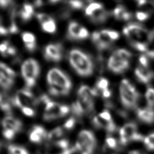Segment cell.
Wrapping results in <instances>:
<instances>
[{
    "mask_svg": "<svg viewBox=\"0 0 154 154\" xmlns=\"http://www.w3.org/2000/svg\"><path fill=\"white\" fill-rule=\"evenodd\" d=\"M123 32L130 40L132 46L141 52H147L149 45L154 38V33L149 32L138 23L128 24L124 27Z\"/></svg>",
    "mask_w": 154,
    "mask_h": 154,
    "instance_id": "obj_1",
    "label": "cell"
},
{
    "mask_svg": "<svg viewBox=\"0 0 154 154\" xmlns=\"http://www.w3.org/2000/svg\"><path fill=\"white\" fill-rule=\"evenodd\" d=\"M70 64L76 72L82 76H88L93 73V65L90 57L79 49H72L69 55Z\"/></svg>",
    "mask_w": 154,
    "mask_h": 154,
    "instance_id": "obj_2",
    "label": "cell"
},
{
    "mask_svg": "<svg viewBox=\"0 0 154 154\" xmlns=\"http://www.w3.org/2000/svg\"><path fill=\"white\" fill-rule=\"evenodd\" d=\"M120 94L123 105L127 108H134L139 98V93L134 86L124 79L120 85Z\"/></svg>",
    "mask_w": 154,
    "mask_h": 154,
    "instance_id": "obj_3",
    "label": "cell"
},
{
    "mask_svg": "<svg viewBox=\"0 0 154 154\" xmlns=\"http://www.w3.org/2000/svg\"><path fill=\"white\" fill-rule=\"evenodd\" d=\"M96 146V140L93 133L83 130L78 134L75 147L81 154H93Z\"/></svg>",
    "mask_w": 154,
    "mask_h": 154,
    "instance_id": "obj_4",
    "label": "cell"
},
{
    "mask_svg": "<svg viewBox=\"0 0 154 154\" xmlns=\"http://www.w3.org/2000/svg\"><path fill=\"white\" fill-rule=\"evenodd\" d=\"M39 70L38 63L32 58L28 59L23 63L21 73L27 88H31L35 85Z\"/></svg>",
    "mask_w": 154,
    "mask_h": 154,
    "instance_id": "obj_5",
    "label": "cell"
},
{
    "mask_svg": "<svg viewBox=\"0 0 154 154\" xmlns=\"http://www.w3.org/2000/svg\"><path fill=\"white\" fill-rule=\"evenodd\" d=\"M45 105L43 119L46 121L64 117L69 112V108L67 106L60 105L51 100Z\"/></svg>",
    "mask_w": 154,
    "mask_h": 154,
    "instance_id": "obj_6",
    "label": "cell"
},
{
    "mask_svg": "<svg viewBox=\"0 0 154 154\" xmlns=\"http://www.w3.org/2000/svg\"><path fill=\"white\" fill-rule=\"evenodd\" d=\"M143 136L137 132V126L134 123L125 124L120 130V142L126 145L131 141L144 140Z\"/></svg>",
    "mask_w": 154,
    "mask_h": 154,
    "instance_id": "obj_7",
    "label": "cell"
},
{
    "mask_svg": "<svg viewBox=\"0 0 154 154\" xmlns=\"http://www.w3.org/2000/svg\"><path fill=\"white\" fill-rule=\"evenodd\" d=\"M49 85H55L70 90L72 83L67 75L61 70L54 68L50 70L47 75Z\"/></svg>",
    "mask_w": 154,
    "mask_h": 154,
    "instance_id": "obj_8",
    "label": "cell"
},
{
    "mask_svg": "<svg viewBox=\"0 0 154 154\" xmlns=\"http://www.w3.org/2000/svg\"><path fill=\"white\" fill-rule=\"evenodd\" d=\"M17 32L18 28L14 22V10L5 11L1 16V34L7 35L8 33L14 34Z\"/></svg>",
    "mask_w": 154,
    "mask_h": 154,
    "instance_id": "obj_9",
    "label": "cell"
},
{
    "mask_svg": "<svg viewBox=\"0 0 154 154\" xmlns=\"http://www.w3.org/2000/svg\"><path fill=\"white\" fill-rule=\"evenodd\" d=\"M129 66V61L122 56L119 49H117L112 54L108 61V69L116 73H120L125 72L128 69Z\"/></svg>",
    "mask_w": 154,
    "mask_h": 154,
    "instance_id": "obj_10",
    "label": "cell"
},
{
    "mask_svg": "<svg viewBox=\"0 0 154 154\" xmlns=\"http://www.w3.org/2000/svg\"><path fill=\"white\" fill-rule=\"evenodd\" d=\"M93 99L85 98L78 95L76 100L73 103L72 106L73 114L79 117L90 112L93 111Z\"/></svg>",
    "mask_w": 154,
    "mask_h": 154,
    "instance_id": "obj_11",
    "label": "cell"
},
{
    "mask_svg": "<svg viewBox=\"0 0 154 154\" xmlns=\"http://www.w3.org/2000/svg\"><path fill=\"white\" fill-rule=\"evenodd\" d=\"M37 102L31 92L26 90H18L13 100V103L17 107L23 108L30 107Z\"/></svg>",
    "mask_w": 154,
    "mask_h": 154,
    "instance_id": "obj_12",
    "label": "cell"
},
{
    "mask_svg": "<svg viewBox=\"0 0 154 154\" xmlns=\"http://www.w3.org/2000/svg\"><path fill=\"white\" fill-rule=\"evenodd\" d=\"M92 40L97 48L100 50L107 49L112 41L109 35L108 29L94 32L92 34Z\"/></svg>",
    "mask_w": 154,
    "mask_h": 154,
    "instance_id": "obj_13",
    "label": "cell"
},
{
    "mask_svg": "<svg viewBox=\"0 0 154 154\" xmlns=\"http://www.w3.org/2000/svg\"><path fill=\"white\" fill-rule=\"evenodd\" d=\"M63 49L60 44H50L45 49V57L48 61H59L62 58Z\"/></svg>",
    "mask_w": 154,
    "mask_h": 154,
    "instance_id": "obj_14",
    "label": "cell"
},
{
    "mask_svg": "<svg viewBox=\"0 0 154 154\" xmlns=\"http://www.w3.org/2000/svg\"><path fill=\"white\" fill-rule=\"evenodd\" d=\"M2 125L4 129L10 130L16 133L19 132L22 128V122L19 120L11 116L5 117L2 120Z\"/></svg>",
    "mask_w": 154,
    "mask_h": 154,
    "instance_id": "obj_15",
    "label": "cell"
},
{
    "mask_svg": "<svg viewBox=\"0 0 154 154\" xmlns=\"http://www.w3.org/2000/svg\"><path fill=\"white\" fill-rule=\"evenodd\" d=\"M93 123L96 128H103L109 132H113L116 129V127L113 120L108 121L102 118L99 115L94 117Z\"/></svg>",
    "mask_w": 154,
    "mask_h": 154,
    "instance_id": "obj_16",
    "label": "cell"
},
{
    "mask_svg": "<svg viewBox=\"0 0 154 154\" xmlns=\"http://www.w3.org/2000/svg\"><path fill=\"white\" fill-rule=\"evenodd\" d=\"M47 132L46 130L41 126L35 125L29 134V140L35 143H40L46 138Z\"/></svg>",
    "mask_w": 154,
    "mask_h": 154,
    "instance_id": "obj_17",
    "label": "cell"
},
{
    "mask_svg": "<svg viewBox=\"0 0 154 154\" xmlns=\"http://www.w3.org/2000/svg\"><path fill=\"white\" fill-rule=\"evenodd\" d=\"M135 76L139 81L143 83H147L153 76V73L142 66H138L135 71Z\"/></svg>",
    "mask_w": 154,
    "mask_h": 154,
    "instance_id": "obj_18",
    "label": "cell"
},
{
    "mask_svg": "<svg viewBox=\"0 0 154 154\" xmlns=\"http://www.w3.org/2000/svg\"><path fill=\"white\" fill-rule=\"evenodd\" d=\"M137 117L144 123H152L154 122V110L150 108L139 109L137 111Z\"/></svg>",
    "mask_w": 154,
    "mask_h": 154,
    "instance_id": "obj_19",
    "label": "cell"
},
{
    "mask_svg": "<svg viewBox=\"0 0 154 154\" xmlns=\"http://www.w3.org/2000/svg\"><path fill=\"white\" fill-rule=\"evenodd\" d=\"M22 38L25 46L29 52H33L36 48V42L35 36L31 32H25L22 33Z\"/></svg>",
    "mask_w": 154,
    "mask_h": 154,
    "instance_id": "obj_20",
    "label": "cell"
},
{
    "mask_svg": "<svg viewBox=\"0 0 154 154\" xmlns=\"http://www.w3.org/2000/svg\"><path fill=\"white\" fill-rule=\"evenodd\" d=\"M34 13L33 6L30 4H23L22 8L19 11V16L23 21L29 20Z\"/></svg>",
    "mask_w": 154,
    "mask_h": 154,
    "instance_id": "obj_21",
    "label": "cell"
},
{
    "mask_svg": "<svg viewBox=\"0 0 154 154\" xmlns=\"http://www.w3.org/2000/svg\"><path fill=\"white\" fill-rule=\"evenodd\" d=\"M82 28V26H81L78 23L75 22H70L68 27L69 37L72 39L79 40V37Z\"/></svg>",
    "mask_w": 154,
    "mask_h": 154,
    "instance_id": "obj_22",
    "label": "cell"
},
{
    "mask_svg": "<svg viewBox=\"0 0 154 154\" xmlns=\"http://www.w3.org/2000/svg\"><path fill=\"white\" fill-rule=\"evenodd\" d=\"M78 95L87 99H92L97 95V91L96 89H91L88 86L81 85L78 91Z\"/></svg>",
    "mask_w": 154,
    "mask_h": 154,
    "instance_id": "obj_23",
    "label": "cell"
},
{
    "mask_svg": "<svg viewBox=\"0 0 154 154\" xmlns=\"http://www.w3.org/2000/svg\"><path fill=\"white\" fill-rule=\"evenodd\" d=\"M113 14L115 17L119 20H127L131 19V14L127 11L125 8L122 5H119L114 10Z\"/></svg>",
    "mask_w": 154,
    "mask_h": 154,
    "instance_id": "obj_24",
    "label": "cell"
},
{
    "mask_svg": "<svg viewBox=\"0 0 154 154\" xmlns=\"http://www.w3.org/2000/svg\"><path fill=\"white\" fill-rule=\"evenodd\" d=\"M1 99H0V102H1V109L5 112H6L8 114H10L11 112V106L10 105V99H8V96L4 93L3 92L1 94Z\"/></svg>",
    "mask_w": 154,
    "mask_h": 154,
    "instance_id": "obj_25",
    "label": "cell"
},
{
    "mask_svg": "<svg viewBox=\"0 0 154 154\" xmlns=\"http://www.w3.org/2000/svg\"><path fill=\"white\" fill-rule=\"evenodd\" d=\"M91 19L95 23L103 22L106 19V13L103 8H100L92 14Z\"/></svg>",
    "mask_w": 154,
    "mask_h": 154,
    "instance_id": "obj_26",
    "label": "cell"
},
{
    "mask_svg": "<svg viewBox=\"0 0 154 154\" xmlns=\"http://www.w3.org/2000/svg\"><path fill=\"white\" fill-rule=\"evenodd\" d=\"M49 91L53 96H64L67 95L69 93V90L55 85H49Z\"/></svg>",
    "mask_w": 154,
    "mask_h": 154,
    "instance_id": "obj_27",
    "label": "cell"
},
{
    "mask_svg": "<svg viewBox=\"0 0 154 154\" xmlns=\"http://www.w3.org/2000/svg\"><path fill=\"white\" fill-rule=\"evenodd\" d=\"M0 75H2L11 79H14L16 76L15 72L3 63H1L0 64Z\"/></svg>",
    "mask_w": 154,
    "mask_h": 154,
    "instance_id": "obj_28",
    "label": "cell"
},
{
    "mask_svg": "<svg viewBox=\"0 0 154 154\" xmlns=\"http://www.w3.org/2000/svg\"><path fill=\"white\" fill-rule=\"evenodd\" d=\"M8 154H29L26 149L22 146L10 144L7 147Z\"/></svg>",
    "mask_w": 154,
    "mask_h": 154,
    "instance_id": "obj_29",
    "label": "cell"
},
{
    "mask_svg": "<svg viewBox=\"0 0 154 154\" xmlns=\"http://www.w3.org/2000/svg\"><path fill=\"white\" fill-rule=\"evenodd\" d=\"M63 134V131L62 129L60 127H58L54 129H52L49 134L48 135V137L49 138V140H51V141H58L59 140L58 139L62 137Z\"/></svg>",
    "mask_w": 154,
    "mask_h": 154,
    "instance_id": "obj_30",
    "label": "cell"
},
{
    "mask_svg": "<svg viewBox=\"0 0 154 154\" xmlns=\"http://www.w3.org/2000/svg\"><path fill=\"white\" fill-rule=\"evenodd\" d=\"M100 8H103V6L101 4L98 2H92L86 8L85 12L87 15L91 16L94 12Z\"/></svg>",
    "mask_w": 154,
    "mask_h": 154,
    "instance_id": "obj_31",
    "label": "cell"
},
{
    "mask_svg": "<svg viewBox=\"0 0 154 154\" xmlns=\"http://www.w3.org/2000/svg\"><path fill=\"white\" fill-rule=\"evenodd\" d=\"M146 148L149 150H154V132L149 134L144 139Z\"/></svg>",
    "mask_w": 154,
    "mask_h": 154,
    "instance_id": "obj_32",
    "label": "cell"
},
{
    "mask_svg": "<svg viewBox=\"0 0 154 154\" xmlns=\"http://www.w3.org/2000/svg\"><path fill=\"white\" fill-rule=\"evenodd\" d=\"M42 28L43 30H44L47 32L53 33L56 30V25L53 19L51 21H49L43 24H42Z\"/></svg>",
    "mask_w": 154,
    "mask_h": 154,
    "instance_id": "obj_33",
    "label": "cell"
},
{
    "mask_svg": "<svg viewBox=\"0 0 154 154\" xmlns=\"http://www.w3.org/2000/svg\"><path fill=\"white\" fill-rule=\"evenodd\" d=\"M146 98L148 105L150 107L154 106V88L149 87L146 93Z\"/></svg>",
    "mask_w": 154,
    "mask_h": 154,
    "instance_id": "obj_34",
    "label": "cell"
},
{
    "mask_svg": "<svg viewBox=\"0 0 154 154\" xmlns=\"http://www.w3.org/2000/svg\"><path fill=\"white\" fill-rule=\"evenodd\" d=\"M1 85L4 89H9L14 83V79H11L5 77L2 75H0Z\"/></svg>",
    "mask_w": 154,
    "mask_h": 154,
    "instance_id": "obj_35",
    "label": "cell"
},
{
    "mask_svg": "<svg viewBox=\"0 0 154 154\" xmlns=\"http://www.w3.org/2000/svg\"><path fill=\"white\" fill-rule=\"evenodd\" d=\"M37 18L38 19V21L40 22L41 25L53 20V19L50 16H49L46 14H45V13H38V14H37Z\"/></svg>",
    "mask_w": 154,
    "mask_h": 154,
    "instance_id": "obj_36",
    "label": "cell"
},
{
    "mask_svg": "<svg viewBox=\"0 0 154 154\" xmlns=\"http://www.w3.org/2000/svg\"><path fill=\"white\" fill-rule=\"evenodd\" d=\"M109 82L108 81L103 78H100L98 82H97V87L100 90H102V91L106 89H108V86Z\"/></svg>",
    "mask_w": 154,
    "mask_h": 154,
    "instance_id": "obj_37",
    "label": "cell"
},
{
    "mask_svg": "<svg viewBox=\"0 0 154 154\" xmlns=\"http://www.w3.org/2000/svg\"><path fill=\"white\" fill-rule=\"evenodd\" d=\"M106 145L109 148L112 149H116V147L117 146L116 140L112 137H108L106 139Z\"/></svg>",
    "mask_w": 154,
    "mask_h": 154,
    "instance_id": "obj_38",
    "label": "cell"
},
{
    "mask_svg": "<svg viewBox=\"0 0 154 154\" xmlns=\"http://www.w3.org/2000/svg\"><path fill=\"white\" fill-rule=\"evenodd\" d=\"M69 4L74 8L80 9L82 8L84 5V2L81 1H71L68 2Z\"/></svg>",
    "mask_w": 154,
    "mask_h": 154,
    "instance_id": "obj_39",
    "label": "cell"
},
{
    "mask_svg": "<svg viewBox=\"0 0 154 154\" xmlns=\"http://www.w3.org/2000/svg\"><path fill=\"white\" fill-rule=\"evenodd\" d=\"M135 15L137 19L141 21H144L146 20L149 16V14L147 13L143 12V11H137Z\"/></svg>",
    "mask_w": 154,
    "mask_h": 154,
    "instance_id": "obj_40",
    "label": "cell"
},
{
    "mask_svg": "<svg viewBox=\"0 0 154 154\" xmlns=\"http://www.w3.org/2000/svg\"><path fill=\"white\" fill-rule=\"evenodd\" d=\"M3 135L4 137L7 139V140H12L14 135H15V134L16 132L12 131H10V130H7V129H3Z\"/></svg>",
    "mask_w": 154,
    "mask_h": 154,
    "instance_id": "obj_41",
    "label": "cell"
},
{
    "mask_svg": "<svg viewBox=\"0 0 154 154\" xmlns=\"http://www.w3.org/2000/svg\"><path fill=\"white\" fill-rule=\"evenodd\" d=\"M75 124V120L73 118H70L64 123V126L67 129H71L73 128Z\"/></svg>",
    "mask_w": 154,
    "mask_h": 154,
    "instance_id": "obj_42",
    "label": "cell"
},
{
    "mask_svg": "<svg viewBox=\"0 0 154 154\" xmlns=\"http://www.w3.org/2000/svg\"><path fill=\"white\" fill-rule=\"evenodd\" d=\"M22 111L24 114H25L27 116L31 117V116H34L35 114L34 111L30 107L23 108H22Z\"/></svg>",
    "mask_w": 154,
    "mask_h": 154,
    "instance_id": "obj_43",
    "label": "cell"
},
{
    "mask_svg": "<svg viewBox=\"0 0 154 154\" xmlns=\"http://www.w3.org/2000/svg\"><path fill=\"white\" fill-rule=\"evenodd\" d=\"M139 61L142 66H143L146 68H147L148 65H149V61H148L147 58L145 55H141L139 57Z\"/></svg>",
    "mask_w": 154,
    "mask_h": 154,
    "instance_id": "obj_44",
    "label": "cell"
},
{
    "mask_svg": "<svg viewBox=\"0 0 154 154\" xmlns=\"http://www.w3.org/2000/svg\"><path fill=\"white\" fill-rule=\"evenodd\" d=\"M99 116L100 117H101L102 118L104 119H106L108 121H112V117H111V116L110 114V113L108 111H103L102 112L100 113L99 114Z\"/></svg>",
    "mask_w": 154,
    "mask_h": 154,
    "instance_id": "obj_45",
    "label": "cell"
},
{
    "mask_svg": "<svg viewBox=\"0 0 154 154\" xmlns=\"http://www.w3.org/2000/svg\"><path fill=\"white\" fill-rule=\"evenodd\" d=\"M16 50L15 49V48L11 46H9L8 49H7V51L3 54L4 55H14V54H16Z\"/></svg>",
    "mask_w": 154,
    "mask_h": 154,
    "instance_id": "obj_46",
    "label": "cell"
},
{
    "mask_svg": "<svg viewBox=\"0 0 154 154\" xmlns=\"http://www.w3.org/2000/svg\"><path fill=\"white\" fill-rule=\"evenodd\" d=\"M108 34H109V35L112 40H117L119 37V34L117 31L108 29Z\"/></svg>",
    "mask_w": 154,
    "mask_h": 154,
    "instance_id": "obj_47",
    "label": "cell"
},
{
    "mask_svg": "<svg viewBox=\"0 0 154 154\" xmlns=\"http://www.w3.org/2000/svg\"><path fill=\"white\" fill-rule=\"evenodd\" d=\"M88 36V31L84 27L82 28V29L81 31L80 34H79V39H85Z\"/></svg>",
    "mask_w": 154,
    "mask_h": 154,
    "instance_id": "obj_48",
    "label": "cell"
},
{
    "mask_svg": "<svg viewBox=\"0 0 154 154\" xmlns=\"http://www.w3.org/2000/svg\"><path fill=\"white\" fill-rule=\"evenodd\" d=\"M9 46H10L9 43H8L7 41L3 42L1 43V46H0V49H1V52L2 54H3L7 51V49H8V48Z\"/></svg>",
    "mask_w": 154,
    "mask_h": 154,
    "instance_id": "obj_49",
    "label": "cell"
},
{
    "mask_svg": "<svg viewBox=\"0 0 154 154\" xmlns=\"http://www.w3.org/2000/svg\"><path fill=\"white\" fill-rule=\"evenodd\" d=\"M11 3H12V1H4V0H1L0 1L1 6L2 8H6L8 7L10 5H11Z\"/></svg>",
    "mask_w": 154,
    "mask_h": 154,
    "instance_id": "obj_50",
    "label": "cell"
},
{
    "mask_svg": "<svg viewBox=\"0 0 154 154\" xmlns=\"http://www.w3.org/2000/svg\"><path fill=\"white\" fill-rule=\"evenodd\" d=\"M102 95L105 98H108L109 97L111 96V92L108 89H106L102 91Z\"/></svg>",
    "mask_w": 154,
    "mask_h": 154,
    "instance_id": "obj_51",
    "label": "cell"
},
{
    "mask_svg": "<svg viewBox=\"0 0 154 154\" xmlns=\"http://www.w3.org/2000/svg\"><path fill=\"white\" fill-rule=\"evenodd\" d=\"M129 154H143V153L138 150H132L130 152H129Z\"/></svg>",
    "mask_w": 154,
    "mask_h": 154,
    "instance_id": "obj_52",
    "label": "cell"
},
{
    "mask_svg": "<svg viewBox=\"0 0 154 154\" xmlns=\"http://www.w3.org/2000/svg\"><path fill=\"white\" fill-rule=\"evenodd\" d=\"M147 55H148L149 57L154 58V51L147 52Z\"/></svg>",
    "mask_w": 154,
    "mask_h": 154,
    "instance_id": "obj_53",
    "label": "cell"
},
{
    "mask_svg": "<svg viewBox=\"0 0 154 154\" xmlns=\"http://www.w3.org/2000/svg\"><path fill=\"white\" fill-rule=\"evenodd\" d=\"M147 2V1H137V4L138 5H143L144 4H145Z\"/></svg>",
    "mask_w": 154,
    "mask_h": 154,
    "instance_id": "obj_54",
    "label": "cell"
},
{
    "mask_svg": "<svg viewBox=\"0 0 154 154\" xmlns=\"http://www.w3.org/2000/svg\"><path fill=\"white\" fill-rule=\"evenodd\" d=\"M42 4H43V2L41 1H37L34 2V4L37 6H40L42 5Z\"/></svg>",
    "mask_w": 154,
    "mask_h": 154,
    "instance_id": "obj_55",
    "label": "cell"
}]
</instances>
